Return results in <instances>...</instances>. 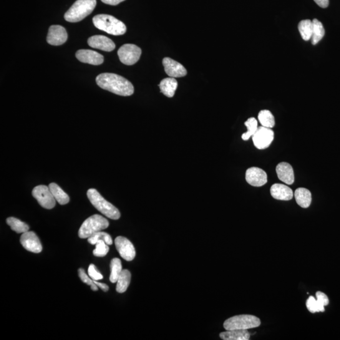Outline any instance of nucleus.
<instances>
[{
    "label": "nucleus",
    "instance_id": "nucleus-32",
    "mask_svg": "<svg viewBox=\"0 0 340 340\" xmlns=\"http://www.w3.org/2000/svg\"><path fill=\"white\" fill-rule=\"evenodd\" d=\"M306 307L311 313H316L318 312H324V308L322 307L317 302V300L313 296H310L306 301Z\"/></svg>",
    "mask_w": 340,
    "mask_h": 340
},
{
    "label": "nucleus",
    "instance_id": "nucleus-22",
    "mask_svg": "<svg viewBox=\"0 0 340 340\" xmlns=\"http://www.w3.org/2000/svg\"><path fill=\"white\" fill-rule=\"evenodd\" d=\"M49 188L53 196H54L55 200L58 201V203L60 204V205H65V204L69 203V196L56 183H50Z\"/></svg>",
    "mask_w": 340,
    "mask_h": 340
},
{
    "label": "nucleus",
    "instance_id": "nucleus-18",
    "mask_svg": "<svg viewBox=\"0 0 340 340\" xmlns=\"http://www.w3.org/2000/svg\"><path fill=\"white\" fill-rule=\"evenodd\" d=\"M270 193L275 199L288 201L294 196L293 191L288 186L283 184L276 183L271 186Z\"/></svg>",
    "mask_w": 340,
    "mask_h": 340
},
{
    "label": "nucleus",
    "instance_id": "nucleus-31",
    "mask_svg": "<svg viewBox=\"0 0 340 340\" xmlns=\"http://www.w3.org/2000/svg\"><path fill=\"white\" fill-rule=\"evenodd\" d=\"M96 248L93 251V255L97 257H103L107 255L109 247L104 241L99 240L95 244Z\"/></svg>",
    "mask_w": 340,
    "mask_h": 340
},
{
    "label": "nucleus",
    "instance_id": "nucleus-10",
    "mask_svg": "<svg viewBox=\"0 0 340 340\" xmlns=\"http://www.w3.org/2000/svg\"><path fill=\"white\" fill-rule=\"evenodd\" d=\"M115 244L121 257L127 261H132L135 256L134 246L128 239L118 236L115 239Z\"/></svg>",
    "mask_w": 340,
    "mask_h": 340
},
{
    "label": "nucleus",
    "instance_id": "nucleus-14",
    "mask_svg": "<svg viewBox=\"0 0 340 340\" xmlns=\"http://www.w3.org/2000/svg\"><path fill=\"white\" fill-rule=\"evenodd\" d=\"M163 64L166 74L171 78L183 77L187 74V72L182 64L170 57L164 58Z\"/></svg>",
    "mask_w": 340,
    "mask_h": 340
},
{
    "label": "nucleus",
    "instance_id": "nucleus-25",
    "mask_svg": "<svg viewBox=\"0 0 340 340\" xmlns=\"http://www.w3.org/2000/svg\"><path fill=\"white\" fill-rule=\"evenodd\" d=\"M298 29L302 39L306 41L311 39L312 34V21L311 20H302L299 22Z\"/></svg>",
    "mask_w": 340,
    "mask_h": 340
},
{
    "label": "nucleus",
    "instance_id": "nucleus-9",
    "mask_svg": "<svg viewBox=\"0 0 340 340\" xmlns=\"http://www.w3.org/2000/svg\"><path fill=\"white\" fill-rule=\"evenodd\" d=\"M254 146L259 150L268 148L273 142L274 132L270 128L260 126L256 132L252 136Z\"/></svg>",
    "mask_w": 340,
    "mask_h": 340
},
{
    "label": "nucleus",
    "instance_id": "nucleus-8",
    "mask_svg": "<svg viewBox=\"0 0 340 340\" xmlns=\"http://www.w3.org/2000/svg\"><path fill=\"white\" fill-rule=\"evenodd\" d=\"M32 195L42 208L52 209L55 206V199L50 191L49 186L45 185L35 186L33 189Z\"/></svg>",
    "mask_w": 340,
    "mask_h": 340
},
{
    "label": "nucleus",
    "instance_id": "nucleus-34",
    "mask_svg": "<svg viewBox=\"0 0 340 340\" xmlns=\"http://www.w3.org/2000/svg\"><path fill=\"white\" fill-rule=\"evenodd\" d=\"M88 271L90 278L92 279L93 281H98L103 279L102 275L97 270L95 264H91L88 267Z\"/></svg>",
    "mask_w": 340,
    "mask_h": 340
},
{
    "label": "nucleus",
    "instance_id": "nucleus-27",
    "mask_svg": "<svg viewBox=\"0 0 340 340\" xmlns=\"http://www.w3.org/2000/svg\"><path fill=\"white\" fill-rule=\"evenodd\" d=\"M258 120L261 126L267 128H273L276 124L274 116L268 110H261L259 112Z\"/></svg>",
    "mask_w": 340,
    "mask_h": 340
},
{
    "label": "nucleus",
    "instance_id": "nucleus-20",
    "mask_svg": "<svg viewBox=\"0 0 340 340\" xmlns=\"http://www.w3.org/2000/svg\"><path fill=\"white\" fill-rule=\"evenodd\" d=\"M296 202L302 208H308L312 201L311 191L304 188L296 189L294 192Z\"/></svg>",
    "mask_w": 340,
    "mask_h": 340
},
{
    "label": "nucleus",
    "instance_id": "nucleus-23",
    "mask_svg": "<svg viewBox=\"0 0 340 340\" xmlns=\"http://www.w3.org/2000/svg\"><path fill=\"white\" fill-rule=\"evenodd\" d=\"M131 279L130 272L128 269H123L117 280L116 291L118 293H123L129 286Z\"/></svg>",
    "mask_w": 340,
    "mask_h": 340
},
{
    "label": "nucleus",
    "instance_id": "nucleus-2",
    "mask_svg": "<svg viewBox=\"0 0 340 340\" xmlns=\"http://www.w3.org/2000/svg\"><path fill=\"white\" fill-rule=\"evenodd\" d=\"M93 22L96 28L111 35H123L127 30L122 22L110 15H96L93 18Z\"/></svg>",
    "mask_w": 340,
    "mask_h": 340
},
{
    "label": "nucleus",
    "instance_id": "nucleus-36",
    "mask_svg": "<svg viewBox=\"0 0 340 340\" xmlns=\"http://www.w3.org/2000/svg\"><path fill=\"white\" fill-rule=\"evenodd\" d=\"M316 4L322 9L327 8L329 5V0H314Z\"/></svg>",
    "mask_w": 340,
    "mask_h": 340
},
{
    "label": "nucleus",
    "instance_id": "nucleus-33",
    "mask_svg": "<svg viewBox=\"0 0 340 340\" xmlns=\"http://www.w3.org/2000/svg\"><path fill=\"white\" fill-rule=\"evenodd\" d=\"M78 275H79L80 278L82 280L83 283L89 285V286H91V289H92V291H98V287L97 286V285L95 283L92 279H91L90 277H88L87 274L85 273L84 269L80 268L78 269Z\"/></svg>",
    "mask_w": 340,
    "mask_h": 340
},
{
    "label": "nucleus",
    "instance_id": "nucleus-15",
    "mask_svg": "<svg viewBox=\"0 0 340 340\" xmlns=\"http://www.w3.org/2000/svg\"><path fill=\"white\" fill-rule=\"evenodd\" d=\"M76 57L80 62L87 63L93 65L102 64L104 61V57L94 50L89 49H81L76 53Z\"/></svg>",
    "mask_w": 340,
    "mask_h": 340
},
{
    "label": "nucleus",
    "instance_id": "nucleus-3",
    "mask_svg": "<svg viewBox=\"0 0 340 340\" xmlns=\"http://www.w3.org/2000/svg\"><path fill=\"white\" fill-rule=\"evenodd\" d=\"M87 196L92 205L103 215L113 220H117L120 218V213L118 209L106 200L95 189H89L87 191Z\"/></svg>",
    "mask_w": 340,
    "mask_h": 340
},
{
    "label": "nucleus",
    "instance_id": "nucleus-30",
    "mask_svg": "<svg viewBox=\"0 0 340 340\" xmlns=\"http://www.w3.org/2000/svg\"><path fill=\"white\" fill-rule=\"evenodd\" d=\"M99 240H103L108 245H112L113 241L110 235L105 232L99 231L93 234L92 236L88 238V243L91 244H96Z\"/></svg>",
    "mask_w": 340,
    "mask_h": 340
},
{
    "label": "nucleus",
    "instance_id": "nucleus-6",
    "mask_svg": "<svg viewBox=\"0 0 340 340\" xmlns=\"http://www.w3.org/2000/svg\"><path fill=\"white\" fill-rule=\"evenodd\" d=\"M260 319L253 315L242 314L230 317L224 322L226 330L248 329L260 326Z\"/></svg>",
    "mask_w": 340,
    "mask_h": 340
},
{
    "label": "nucleus",
    "instance_id": "nucleus-11",
    "mask_svg": "<svg viewBox=\"0 0 340 340\" xmlns=\"http://www.w3.org/2000/svg\"><path fill=\"white\" fill-rule=\"evenodd\" d=\"M20 243L27 251L39 253L42 250V246L37 234L33 231L23 233L20 238Z\"/></svg>",
    "mask_w": 340,
    "mask_h": 340
},
{
    "label": "nucleus",
    "instance_id": "nucleus-16",
    "mask_svg": "<svg viewBox=\"0 0 340 340\" xmlns=\"http://www.w3.org/2000/svg\"><path fill=\"white\" fill-rule=\"evenodd\" d=\"M91 47L100 49L106 52H111L115 49V44L112 40L103 35H93L88 40Z\"/></svg>",
    "mask_w": 340,
    "mask_h": 340
},
{
    "label": "nucleus",
    "instance_id": "nucleus-12",
    "mask_svg": "<svg viewBox=\"0 0 340 340\" xmlns=\"http://www.w3.org/2000/svg\"><path fill=\"white\" fill-rule=\"evenodd\" d=\"M246 180L249 185L253 186H262L267 183V174L262 169L251 167L246 172Z\"/></svg>",
    "mask_w": 340,
    "mask_h": 340
},
{
    "label": "nucleus",
    "instance_id": "nucleus-24",
    "mask_svg": "<svg viewBox=\"0 0 340 340\" xmlns=\"http://www.w3.org/2000/svg\"><path fill=\"white\" fill-rule=\"evenodd\" d=\"M325 30L322 23L318 20H312V44L316 45L323 38Z\"/></svg>",
    "mask_w": 340,
    "mask_h": 340
},
{
    "label": "nucleus",
    "instance_id": "nucleus-19",
    "mask_svg": "<svg viewBox=\"0 0 340 340\" xmlns=\"http://www.w3.org/2000/svg\"><path fill=\"white\" fill-rule=\"evenodd\" d=\"M224 340H248L250 338L248 329L226 330L219 334Z\"/></svg>",
    "mask_w": 340,
    "mask_h": 340
},
{
    "label": "nucleus",
    "instance_id": "nucleus-1",
    "mask_svg": "<svg viewBox=\"0 0 340 340\" xmlns=\"http://www.w3.org/2000/svg\"><path fill=\"white\" fill-rule=\"evenodd\" d=\"M96 82L102 89L123 97L132 95L134 92L129 81L114 73H102L96 78Z\"/></svg>",
    "mask_w": 340,
    "mask_h": 340
},
{
    "label": "nucleus",
    "instance_id": "nucleus-21",
    "mask_svg": "<svg viewBox=\"0 0 340 340\" xmlns=\"http://www.w3.org/2000/svg\"><path fill=\"white\" fill-rule=\"evenodd\" d=\"M159 87L161 92L166 97L171 98L175 95L176 88L178 87V82L174 78H167L161 81Z\"/></svg>",
    "mask_w": 340,
    "mask_h": 340
},
{
    "label": "nucleus",
    "instance_id": "nucleus-26",
    "mask_svg": "<svg viewBox=\"0 0 340 340\" xmlns=\"http://www.w3.org/2000/svg\"><path fill=\"white\" fill-rule=\"evenodd\" d=\"M7 223L12 230L16 232L17 233L23 234L29 230V226L28 224L13 217H10L7 219Z\"/></svg>",
    "mask_w": 340,
    "mask_h": 340
},
{
    "label": "nucleus",
    "instance_id": "nucleus-38",
    "mask_svg": "<svg viewBox=\"0 0 340 340\" xmlns=\"http://www.w3.org/2000/svg\"><path fill=\"white\" fill-rule=\"evenodd\" d=\"M94 281L95 283L97 285V286L100 287V288L102 289L103 291L106 292H107L108 290H109V287H108L107 284L100 283V282H98L97 281Z\"/></svg>",
    "mask_w": 340,
    "mask_h": 340
},
{
    "label": "nucleus",
    "instance_id": "nucleus-37",
    "mask_svg": "<svg viewBox=\"0 0 340 340\" xmlns=\"http://www.w3.org/2000/svg\"><path fill=\"white\" fill-rule=\"evenodd\" d=\"M103 3H104L105 4L112 5V6H115L120 3L125 1V0H101Z\"/></svg>",
    "mask_w": 340,
    "mask_h": 340
},
{
    "label": "nucleus",
    "instance_id": "nucleus-28",
    "mask_svg": "<svg viewBox=\"0 0 340 340\" xmlns=\"http://www.w3.org/2000/svg\"><path fill=\"white\" fill-rule=\"evenodd\" d=\"M110 270V281L112 283H116L122 271V263L119 258H115L111 260Z\"/></svg>",
    "mask_w": 340,
    "mask_h": 340
},
{
    "label": "nucleus",
    "instance_id": "nucleus-4",
    "mask_svg": "<svg viewBox=\"0 0 340 340\" xmlns=\"http://www.w3.org/2000/svg\"><path fill=\"white\" fill-rule=\"evenodd\" d=\"M97 5V0H77L64 15L67 22L75 23L82 21L92 14Z\"/></svg>",
    "mask_w": 340,
    "mask_h": 340
},
{
    "label": "nucleus",
    "instance_id": "nucleus-7",
    "mask_svg": "<svg viewBox=\"0 0 340 340\" xmlns=\"http://www.w3.org/2000/svg\"><path fill=\"white\" fill-rule=\"evenodd\" d=\"M141 48L134 44H127L123 45L118 50V55L121 62L126 65L135 64L140 59L141 55Z\"/></svg>",
    "mask_w": 340,
    "mask_h": 340
},
{
    "label": "nucleus",
    "instance_id": "nucleus-13",
    "mask_svg": "<svg viewBox=\"0 0 340 340\" xmlns=\"http://www.w3.org/2000/svg\"><path fill=\"white\" fill-rule=\"evenodd\" d=\"M67 39V33L65 28L60 25H52L49 29L47 42L52 45H60Z\"/></svg>",
    "mask_w": 340,
    "mask_h": 340
},
{
    "label": "nucleus",
    "instance_id": "nucleus-35",
    "mask_svg": "<svg viewBox=\"0 0 340 340\" xmlns=\"http://www.w3.org/2000/svg\"><path fill=\"white\" fill-rule=\"evenodd\" d=\"M316 296L317 297V301L318 302V304L322 307H324L327 306L329 304V299L328 297L326 296V294H324L322 292H317L316 294Z\"/></svg>",
    "mask_w": 340,
    "mask_h": 340
},
{
    "label": "nucleus",
    "instance_id": "nucleus-29",
    "mask_svg": "<svg viewBox=\"0 0 340 340\" xmlns=\"http://www.w3.org/2000/svg\"><path fill=\"white\" fill-rule=\"evenodd\" d=\"M244 124L248 128V131L246 132L243 133L242 135V139L244 141H248L249 138L254 134L258 129V122L255 118L251 117L248 118V120L244 123Z\"/></svg>",
    "mask_w": 340,
    "mask_h": 340
},
{
    "label": "nucleus",
    "instance_id": "nucleus-5",
    "mask_svg": "<svg viewBox=\"0 0 340 340\" xmlns=\"http://www.w3.org/2000/svg\"><path fill=\"white\" fill-rule=\"evenodd\" d=\"M109 223L107 219L95 214L83 222L78 231V236L80 238H88L97 232L107 229Z\"/></svg>",
    "mask_w": 340,
    "mask_h": 340
},
{
    "label": "nucleus",
    "instance_id": "nucleus-17",
    "mask_svg": "<svg viewBox=\"0 0 340 340\" xmlns=\"http://www.w3.org/2000/svg\"><path fill=\"white\" fill-rule=\"evenodd\" d=\"M276 172L280 180L287 185H292L294 182L293 168L288 163L282 162L276 167Z\"/></svg>",
    "mask_w": 340,
    "mask_h": 340
}]
</instances>
